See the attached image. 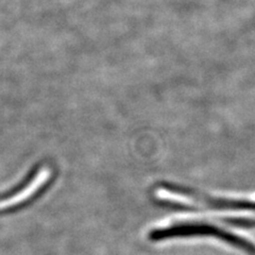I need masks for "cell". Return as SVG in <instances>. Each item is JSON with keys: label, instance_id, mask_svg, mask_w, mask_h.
Here are the masks:
<instances>
[{"label": "cell", "instance_id": "1", "mask_svg": "<svg viewBox=\"0 0 255 255\" xmlns=\"http://www.w3.org/2000/svg\"><path fill=\"white\" fill-rule=\"evenodd\" d=\"M55 180V168L47 162L34 165L23 179L0 194V215L13 214L37 201Z\"/></svg>", "mask_w": 255, "mask_h": 255}]
</instances>
